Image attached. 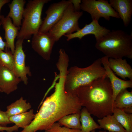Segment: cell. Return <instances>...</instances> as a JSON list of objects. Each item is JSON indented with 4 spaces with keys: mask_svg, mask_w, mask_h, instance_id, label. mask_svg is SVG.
I'll return each mask as SVG.
<instances>
[{
    "mask_svg": "<svg viewBox=\"0 0 132 132\" xmlns=\"http://www.w3.org/2000/svg\"><path fill=\"white\" fill-rule=\"evenodd\" d=\"M41 104L31 123L20 132L45 131L64 116L80 113L82 107L76 92H66L63 82L57 84L54 93Z\"/></svg>",
    "mask_w": 132,
    "mask_h": 132,
    "instance_id": "6da1fadb",
    "label": "cell"
},
{
    "mask_svg": "<svg viewBox=\"0 0 132 132\" xmlns=\"http://www.w3.org/2000/svg\"><path fill=\"white\" fill-rule=\"evenodd\" d=\"M75 91L82 106L91 115L100 119L112 114V90L106 75L78 88Z\"/></svg>",
    "mask_w": 132,
    "mask_h": 132,
    "instance_id": "7a4b0ae2",
    "label": "cell"
},
{
    "mask_svg": "<svg viewBox=\"0 0 132 132\" xmlns=\"http://www.w3.org/2000/svg\"><path fill=\"white\" fill-rule=\"evenodd\" d=\"M96 48L109 58H132V36L120 30L110 31L98 41Z\"/></svg>",
    "mask_w": 132,
    "mask_h": 132,
    "instance_id": "3957f363",
    "label": "cell"
},
{
    "mask_svg": "<svg viewBox=\"0 0 132 132\" xmlns=\"http://www.w3.org/2000/svg\"><path fill=\"white\" fill-rule=\"evenodd\" d=\"M102 65L101 58H99L86 67L81 68L76 66L71 67L64 81L65 91L67 92H75L78 88L88 85L106 75Z\"/></svg>",
    "mask_w": 132,
    "mask_h": 132,
    "instance_id": "277c9868",
    "label": "cell"
},
{
    "mask_svg": "<svg viewBox=\"0 0 132 132\" xmlns=\"http://www.w3.org/2000/svg\"><path fill=\"white\" fill-rule=\"evenodd\" d=\"M50 0H29L24 8L22 25L17 39L30 38L38 32L42 23L41 16L44 6Z\"/></svg>",
    "mask_w": 132,
    "mask_h": 132,
    "instance_id": "5b68a950",
    "label": "cell"
},
{
    "mask_svg": "<svg viewBox=\"0 0 132 132\" xmlns=\"http://www.w3.org/2000/svg\"><path fill=\"white\" fill-rule=\"evenodd\" d=\"M82 15V11H75L71 1L61 19L48 32L56 42L63 36L78 31L80 29L78 21Z\"/></svg>",
    "mask_w": 132,
    "mask_h": 132,
    "instance_id": "8992f818",
    "label": "cell"
},
{
    "mask_svg": "<svg viewBox=\"0 0 132 132\" xmlns=\"http://www.w3.org/2000/svg\"><path fill=\"white\" fill-rule=\"evenodd\" d=\"M81 1V9L89 13L92 20L99 21L101 17L108 21L111 17L120 18L118 13L107 0H82Z\"/></svg>",
    "mask_w": 132,
    "mask_h": 132,
    "instance_id": "52a82bcc",
    "label": "cell"
},
{
    "mask_svg": "<svg viewBox=\"0 0 132 132\" xmlns=\"http://www.w3.org/2000/svg\"><path fill=\"white\" fill-rule=\"evenodd\" d=\"M70 2V0H62L51 4L45 12L46 16L42 21L38 32H48L61 19Z\"/></svg>",
    "mask_w": 132,
    "mask_h": 132,
    "instance_id": "ba28073f",
    "label": "cell"
},
{
    "mask_svg": "<svg viewBox=\"0 0 132 132\" xmlns=\"http://www.w3.org/2000/svg\"><path fill=\"white\" fill-rule=\"evenodd\" d=\"M56 42L53 37L48 32H39L33 35L31 41L32 49L44 59L49 60L53 47Z\"/></svg>",
    "mask_w": 132,
    "mask_h": 132,
    "instance_id": "9c48e42d",
    "label": "cell"
},
{
    "mask_svg": "<svg viewBox=\"0 0 132 132\" xmlns=\"http://www.w3.org/2000/svg\"><path fill=\"white\" fill-rule=\"evenodd\" d=\"M23 41L18 39L16 42L13 54L14 66L12 71L24 84L27 85L28 83L27 76H31V73L29 67L25 65V55L22 47Z\"/></svg>",
    "mask_w": 132,
    "mask_h": 132,
    "instance_id": "30bf717a",
    "label": "cell"
},
{
    "mask_svg": "<svg viewBox=\"0 0 132 132\" xmlns=\"http://www.w3.org/2000/svg\"><path fill=\"white\" fill-rule=\"evenodd\" d=\"M110 30L101 26L98 21L95 20L89 24H86L82 28L73 33L65 35L66 40L69 41L73 38H77L81 39L83 37L89 34L94 35L96 41H98L107 34Z\"/></svg>",
    "mask_w": 132,
    "mask_h": 132,
    "instance_id": "8fae6325",
    "label": "cell"
},
{
    "mask_svg": "<svg viewBox=\"0 0 132 132\" xmlns=\"http://www.w3.org/2000/svg\"><path fill=\"white\" fill-rule=\"evenodd\" d=\"M101 58L106 75L111 84L112 90V101L113 103L116 97L120 91L124 89L132 88V80H124L118 77L109 66L108 57L105 56Z\"/></svg>",
    "mask_w": 132,
    "mask_h": 132,
    "instance_id": "7c38bea8",
    "label": "cell"
},
{
    "mask_svg": "<svg viewBox=\"0 0 132 132\" xmlns=\"http://www.w3.org/2000/svg\"><path fill=\"white\" fill-rule=\"evenodd\" d=\"M21 81L12 70L0 66V92L9 94L17 89Z\"/></svg>",
    "mask_w": 132,
    "mask_h": 132,
    "instance_id": "4fadbf2b",
    "label": "cell"
},
{
    "mask_svg": "<svg viewBox=\"0 0 132 132\" xmlns=\"http://www.w3.org/2000/svg\"><path fill=\"white\" fill-rule=\"evenodd\" d=\"M0 22L5 31L4 39L6 40L5 52L10 51L13 54L15 48L14 41L17 37L20 28L15 26L11 19L1 15Z\"/></svg>",
    "mask_w": 132,
    "mask_h": 132,
    "instance_id": "5bb4252c",
    "label": "cell"
},
{
    "mask_svg": "<svg viewBox=\"0 0 132 132\" xmlns=\"http://www.w3.org/2000/svg\"><path fill=\"white\" fill-rule=\"evenodd\" d=\"M109 3L122 20L125 27H127L131 20L132 0H110Z\"/></svg>",
    "mask_w": 132,
    "mask_h": 132,
    "instance_id": "9a60e30c",
    "label": "cell"
},
{
    "mask_svg": "<svg viewBox=\"0 0 132 132\" xmlns=\"http://www.w3.org/2000/svg\"><path fill=\"white\" fill-rule=\"evenodd\" d=\"M109 66L115 74L124 80L127 78L132 80V68L126 60L122 58H109Z\"/></svg>",
    "mask_w": 132,
    "mask_h": 132,
    "instance_id": "2e32d148",
    "label": "cell"
},
{
    "mask_svg": "<svg viewBox=\"0 0 132 132\" xmlns=\"http://www.w3.org/2000/svg\"><path fill=\"white\" fill-rule=\"evenodd\" d=\"M26 1L24 0H13L8 6L10 11L7 17L12 19L16 26L20 28L22 23Z\"/></svg>",
    "mask_w": 132,
    "mask_h": 132,
    "instance_id": "e0dca14e",
    "label": "cell"
},
{
    "mask_svg": "<svg viewBox=\"0 0 132 132\" xmlns=\"http://www.w3.org/2000/svg\"><path fill=\"white\" fill-rule=\"evenodd\" d=\"M113 107L121 110L126 113L132 114V91H129L127 89L121 90L116 97Z\"/></svg>",
    "mask_w": 132,
    "mask_h": 132,
    "instance_id": "ac0fdd59",
    "label": "cell"
},
{
    "mask_svg": "<svg viewBox=\"0 0 132 132\" xmlns=\"http://www.w3.org/2000/svg\"><path fill=\"white\" fill-rule=\"evenodd\" d=\"M97 121L101 129L107 130L109 132H127L112 115L104 116L98 119Z\"/></svg>",
    "mask_w": 132,
    "mask_h": 132,
    "instance_id": "d6986e66",
    "label": "cell"
},
{
    "mask_svg": "<svg viewBox=\"0 0 132 132\" xmlns=\"http://www.w3.org/2000/svg\"><path fill=\"white\" fill-rule=\"evenodd\" d=\"M91 115L85 107L81 109L80 121L81 123V130L82 132H90L96 129H101Z\"/></svg>",
    "mask_w": 132,
    "mask_h": 132,
    "instance_id": "ffe728a7",
    "label": "cell"
},
{
    "mask_svg": "<svg viewBox=\"0 0 132 132\" xmlns=\"http://www.w3.org/2000/svg\"><path fill=\"white\" fill-rule=\"evenodd\" d=\"M35 114L32 109L28 111L12 116L9 118L10 121L18 127L23 129L29 125L34 119Z\"/></svg>",
    "mask_w": 132,
    "mask_h": 132,
    "instance_id": "44dd1931",
    "label": "cell"
},
{
    "mask_svg": "<svg viewBox=\"0 0 132 132\" xmlns=\"http://www.w3.org/2000/svg\"><path fill=\"white\" fill-rule=\"evenodd\" d=\"M31 107L30 103L26 102V100H24L22 97L15 102L7 107L6 111L7 116L9 117L26 112Z\"/></svg>",
    "mask_w": 132,
    "mask_h": 132,
    "instance_id": "7402d4cb",
    "label": "cell"
},
{
    "mask_svg": "<svg viewBox=\"0 0 132 132\" xmlns=\"http://www.w3.org/2000/svg\"><path fill=\"white\" fill-rule=\"evenodd\" d=\"M113 115L127 132H132V114L120 109L113 108Z\"/></svg>",
    "mask_w": 132,
    "mask_h": 132,
    "instance_id": "603a6c76",
    "label": "cell"
},
{
    "mask_svg": "<svg viewBox=\"0 0 132 132\" xmlns=\"http://www.w3.org/2000/svg\"><path fill=\"white\" fill-rule=\"evenodd\" d=\"M80 113L72 114L64 116L58 121L61 126L73 129H80Z\"/></svg>",
    "mask_w": 132,
    "mask_h": 132,
    "instance_id": "cb8c5ba5",
    "label": "cell"
},
{
    "mask_svg": "<svg viewBox=\"0 0 132 132\" xmlns=\"http://www.w3.org/2000/svg\"><path fill=\"white\" fill-rule=\"evenodd\" d=\"M0 66L12 71L14 66V58L13 54L10 51L4 52L0 50Z\"/></svg>",
    "mask_w": 132,
    "mask_h": 132,
    "instance_id": "d4e9b609",
    "label": "cell"
},
{
    "mask_svg": "<svg viewBox=\"0 0 132 132\" xmlns=\"http://www.w3.org/2000/svg\"><path fill=\"white\" fill-rule=\"evenodd\" d=\"M45 132H82L80 129H70L65 127H61L59 123H53Z\"/></svg>",
    "mask_w": 132,
    "mask_h": 132,
    "instance_id": "484cf974",
    "label": "cell"
},
{
    "mask_svg": "<svg viewBox=\"0 0 132 132\" xmlns=\"http://www.w3.org/2000/svg\"><path fill=\"white\" fill-rule=\"evenodd\" d=\"M11 123L7 115L6 111H2L0 109V125L6 127L8 124Z\"/></svg>",
    "mask_w": 132,
    "mask_h": 132,
    "instance_id": "4316f807",
    "label": "cell"
},
{
    "mask_svg": "<svg viewBox=\"0 0 132 132\" xmlns=\"http://www.w3.org/2000/svg\"><path fill=\"white\" fill-rule=\"evenodd\" d=\"M19 128L15 125L10 127H7L0 125V131H6L7 132H13L15 131H17L18 130Z\"/></svg>",
    "mask_w": 132,
    "mask_h": 132,
    "instance_id": "83f0119b",
    "label": "cell"
},
{
    "mask_svg": "<svg viewBox=\"0 0 132 132\" xmlns=\"http://www.w3.org/2000/svg\"><path fill=\"white\" fill-rule=\"evenodd\" d=\"M75 10L76 11H80L81 9L80 4L81 1L80 0H70Z\"/></svg>",
    "mask_w": 132,
    "mask_h": 132,
    "instance_id": "f1b7e54d",
    "label": "cell"
},
{
    "mask_svg": "<svg viewBox=\"0 0 132 132\" xmlns=\"http://www.w3.org/2000/svg\"><path fill=\"white\" fill-rule=\"evenodd\" d=\"M1 24L0 22V27ZM6 46V42H4L0 35V50L4 51Z\"/></svg>",
    "mask_w": 132,
    "mask_h": 132,
    "instance_id": "f546056e",
    "label": "cell"
},
{
    "mask_svg": "<svg viewBox=\"0 0 132 132\" xmlns=\"http://www.w3.org/2000/svg\"><path fill=\"white\" fill-rule=\"evenodd\" d=\"M10 0H0V20L1 15L0 14V11L2 7L6 3L10 2Z\"/></svg>",
    "mask_w": 132,
    "mask_h": 132,
    "instance_id": "4dcf8cb0",
    "label": "cell"
},
{
    "mask_svg": "<svg viewBox=\"0 0 132 132\" xmlns=\"http://www.w3.org/2000/svg\"><path fill=\"white\" fill-rule=\"evenodd\" d=\"M99 132H108L106 131H99Z\"/></svg>",
    "mask_w": 132,
    "mask_h": 132,
    "instance_id": "1f68e13d",
    "label": "cell"
},
{
    "mask_svg": "<svg viewBox=\"0 0 132 132\" xmlns=\"http://www.w3.org/2000/svg\"><path fill=\"white\" fill-rule=\"evenodd\" d=\"M91 132H96L95 130H94L92 131Z\"/></svg>",
    "mask_w": 132,
    "mask_h": 132,
    "instance_id": "d6a6232c",
    "label": "cell"
},
{
    "mask_svg": "<svg viewBox=\"0 0 132 132\" xmlns=\"http://www.w3.org/2000/svg\"><path fill=\"white\" fill-rule=\"evenodd\" d=\"M0 132H4V131H1ZM15 132H17V131H15Z\"/></svg>",
    "mask_w": 132,
    "mask_h": 132,
    "instance_id": "836d02e7",
    "label": "cell"
}]
</instances>
